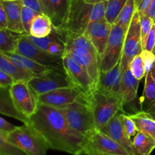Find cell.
I'll list each match as a JSON object with an SVG mask.
<instances>
[{"label": "cell", "mask_w": 155, "mask_h": 155, "mask_svg": "<svg viewBox=\"0 0 155 155\" xmlns=\"http://www.w3.org/2000/svg\"><path fill=\"white\" fill-rule=\"evenodd\" d=\"M29 124L43 137L50 149L83 154L86 137L71 128L59 109L39 104Z\"/></svg>", "instance_id": "obj_1"}, {"label": "cell", "mask_w": 155, "mask_h": 155, "mask_svg": "<svg viewBox=\"0 0 155 155\" xmlns=\"http://www.w3.org/2000/svg\"><path fill=\"white\" fill-rule=\"evenodd\" d=\"M107 4V2L89 4L84 0H73L64 26L56 31L62 39L65 35L83 34L90 23L105 18Z\"/></svg>", "instance_id": "obj_2"}, {"label": "cell", "mask_w": 155, "mask_h": 155, "mask_svg": "<svg viewBox=\"0 0 155 155\" xmlns=\"http://www.w3.org/2000/svg\"><path fill=\"white\" fill-rule=\"evenodd\" d=\"M64 54L72 58L89 74L97 88L101 68L98 54L92 42L83 34L65 35Z\"/></svg>", "instance_id": "obj_3"}, {"label": "cell", "mask_w": 155, "mask_h": 155, "mask_svg": "<svg viewBox=\"0 0 155 155\" xmlns=\"http://www.w3.org/2000/svg\"><path fill=\"white\" fill-rule=\"evenodd\" d=\"M2 135L9 142L28 155H46L49 148L43 137L30 124L18 127L8 134Z\"/></svg>", "instance_id": "obj_4"}, {"label": "cell", "mask_w": 155, "mask_h": 155, "mask_svg": "<svg viewBox=\"0 0 155 155\" xmlns=\"http://www.w3.org/2000/svg\"><path fill=\"white\" fill-rule=\"evenodd\" d=\"M89 104L93 113L95 127L101 130L106 124L123 110L122 101L118 95L95 91L89 99Z\"/></svg>", "instance_id": "obj_5"}, {"label": "cell", "mask_w": 155, "mask_h": 155, "mask_svg": "<svg viewBox=\"0 0 155 155\" xmlns=\"http://www.w3.org/2000/svg\"><path fill=\"white\" fill-rule=\"evenodd\" d=\"M59 110L71 128L86 137L96 129L93 113L88 101H77Z\"/></svg>", "instance_id": "obj_6"}, {"label": "cell", "mask_w": 155, "mask_h": 155, "mask_svg": "<svg viewBox=\"0 0 155 155\" xmlns=\"http://www.w3.org/2000/svg\"><path fill=\"white\" fill-rule=\"evenodd\" d=\"M28 83L36 98L55 89L74 86L64 70L54 68H50L43 74L34 76Z\"/></svg>", "instance_id": "obj_7"}, {"label": "cell", "mask_w": 155, "mask_h": 155, "mask_svg": "<svg viewBox=\"0 0 155 155\" xmlns=\"http://www.w3.org/2000/svg\"><path fill=\"white\" fill-rule=\"evenodd\" d=\"M127 32V29L122 26L112 24L110 36L100 64L101 72L110 71L121 61Z\"/></svg>", "instance_id": "obj_8"}, {"label": "cell", "mask_w": 155, "mask_h": 155, "mask_svg": "<svg viewBox=\"0 0 155 155\" xmlns=\"http://www.w3.org/2000/svg\"><path fill=\"white\" fill-rule=\"evenodd\" d=\"M63 65L73 86L79 89L89 101L97 88L89 73L80 64L66 54L63 55Z\"/></svg>", "instance_id": "obj_9"}, {"label": "cell", "mask_w": 155, "mask_h": 155, "mask_svg": "<svg viewBox=\"0 0 155 155\" xmlns=\"http://www.w3.org/2000/svg\"><path fill=\"white\" fill-rule=\"evenodd\" d=\"M143 48L141 38L140 15L139 11H136L133 16L124 41V50L120 61L121 71L124 73L129 68L130 62L138 54H140Z\"/></svg>", "instance_id": "obj_10"}, {"label": "cell", "mask_w": 155, "mask_h": 155, "mask_svg": "<svg viewBox=\"0 0 155 155\" xmlns=\"http://www.w3.org/2000/svg\"><path fill=\"white\" fill-rule=\"evenodd\" d=\"M15 53L25 56L46 68L64 70L62 56L53 55L48 51L40 49L33 45L26 35L21 36L15 50Z\"/></svg>", "instance_id": "obj_11"}, {"label": "cell", "mask_w": 155, "mask_h": 155, "mask_svg": "<svg viewBox=\"0 0 155 155\" xmlns=\"http://www.w3.org/2000/svg\"><path fill=\"white\" fill-rule=\"evenodd\" d=\"M38 104L61 109L77 101H88L89 99L74 86L61 88L37 97Z\"/></svg>", "instance_id": "obj_12"}, {"label": "cell", "mask_w": 155, "mask_h": 155, "mask_svg": "<svg viewBox=\"0 0 155 155\" xmlns=\"http://www.w3.org/2000/svg\"><path fill=\"white\" fill-rule=\"evenodd\" d=\"M10 94L15 106L22 114L28 118L34 114L39 104L28 82H15L10 87Z\"/></svg>", "instance_id": "obj_13"}, {"label": "cell", "mask_w": 155, "mask_h": 155, "mask_svg": "<svg viewBox=\"0 0 155 155\" xmlns=\"http://www.w3.org/2000/svg\"><path fill=\"white\" fill-rule=\"evenodd\" d=\"M85 148L111 155H131L122 145L101 130L95 129L86 136Z\"/></svg>", "instance_id": "obj_14"}, {"label": "cell", "mask_w": 155, "mask_h": 155, "mask_svg": "<svg viewBox=\"0 0 155 155\" xmlns=\"http://www.w3.org/2000/svg\"><path fill=\"white\" fill-rule=\"evenodd\" d=\"M111 28L112 24H110L104 18L99 21L90 23L83 33L96 49L100 64L110 36Z\"/></svg>", "instance_id": "obj_15"}, {"label": "cell", "mask_w": 155, "mask_h": 155, "mask_svg": "<svg viewBox=\"0 0 155 155\" xmlns=\"http://www.w3.org/2000/svg\"><path fill=\"white\" fill-rule=\"evenodd\" d=\"M122 76L123 72L121 71L120 61L107 72L101 71L97 83L96 91L117 95L120 87Z\"/></svg>", "instance_id": "obj_16"}, {"label": "cell", "mask_w": 155, "mask_h": 155, "mask_svg": "<svg viewBox=\"0 0 155 155\" xmlns=\"http://www.w3.org/2000/svg\"><path fill=\"white\" fill-rule=\"evenodd\" d=\"M101 131L110 136L120 145H122L130 154L136 155L134 149H133L132 140L129 139L124 130L120 117V113L115 115Z\"/></svg>", "instance_id": "obj_17"}, {"label": "cell", "mask_w": 155, "mask_h": 155, "mask_svg": "<svg viewBox=\"0 0 155 155\" xmlns=\"http://www.w3.org/2000/svg\"><path fill=\"white\" fill-rule=\"evenodd\" d=\"M0 4L2 5L7 14L8 23V29L20 34L27 35L24 30L22 18H21V10L24 5L22 0H16V1L0 0Z\"/></svg>", "instance_id": "obj_18"}, {"label": "cell", "mask_w": 155, "mask_h": 155, "mask_svg": "<svg viewBox=\"0 0 155 155\" xmlns=\"http://www.w3.org/2000/svg\"><path fill=\"white\" fill-rule=\"evenodd\" d=\"M140 80L133 76L130 68H127L122 76L120 87L118 92V97L122 101L124 106L134 101L137 97L138 88Z\"/></svg>", "instance_id": "obj_19"}, {"label": "cell", "mask_w": 155, "mask_h": 155, "mask_svg": "<svg viewBox=\"0 0 155 155\" xmlns=\"http://www.w3.org/2000/svg\"><path fill=\"white\" fill-rule=\"evenodd\" d=\"M0 113L21 121L24 124H30V118L22 114L15 106L11 96L10 88H0Z\"/></svg>", "instance_id": "obj_20"}, {"label": "cell", "mask_w": 155, "mask_h": 155, "mask_svg": "<svg viewBox=\"0 0 155 155\" xmlns=\"http://www.w3.org/2000/svg\"><path fill=\"white\" fill-rule=\"evenodd\" d=\"M73 0H51V17L53 29L61 30L66 23L71 10Z\"/></svg>", "instance_id": "obj_21"}, {"label": "cell", "mask_w": 155, "mask_h": 155, "mask_svg": "<svg viewBox=\"0 0 155 155\" xmlns=\"http://www.w3.org/2000/svg\"><path fill=\"white\" fill-rule=\"evenodd\" d=\"M0 71L11 76L15 82H29L35 76L32 73L17 66L2 52H0Z\"/></svg>", "instance_id": "obj_22"}, {"label": "cell", "mask_w": 155, "mask_h": 155, "mask_svg": "<svg viewBox=\"0 0 155 155\" xmlns=\"http://www.w3.org/2000/svg\"><path fill=\"white\" fill-rule=\"evenodd\" d=\"M141 109L155 118V82L151 72L145 76Z\"/></svg>", "instance_id": "obj_23"}, {"label": "cell", "mask_w": 155, "mask_h": 155, "mask_svg": "<svg viewBox=\"0 0 155 155\" xmlns=\"http://www.w3.org/2000/svg\"><path fill=\"white\" fill-rule=\"evenodd\" d=\"M4 54L6 56H8L17 66L32 73L35 76L43 74L45 71H48V69H50V68H46V67L43 66V65H41L39 64L36 63V61L25 57V56L18 54V53L6 52L4 53Z\"/></svg>", "instance_id": "obj_24"}, {"label": "cell", "mask_w": 155, "mask_h": 155, "mask_svg": "<svg viewBox=\"0 0 155 155\" xmlns=\"http://www.w3.org/2000/svg\"><path fill=\"white\" fill-rule=\"evenodd\" d=\"M139 132L145 133L155 139V118L143 110L130 115Z\"/></svg>", "instance_id": "obj_25"}, {"label": "cell", "mask_w": 155, "mask_h": 155, "mask_svg": "<svg viewBox=\"0 0 155 155\" xmlns=\"http://www.w3.org/2000/svg\"><path fill=\"white\" fill-rule=\"evenodd\" d=\"M53 30L51 20L45 14H39L35 18L30 27V34L35 37L42 38L48 36Z\"/></svg>", "instance_id": "obj_26"}, {"label": "cell", "mask_w": 155, "mask_h": 155, "mask_svg": "<svg viewBox=\"0 0 155 155\" xmlns=\"http://www.w3.org/2000/svg\"><path fill=\"white\" fill-rule=\"evenodd\" d=\"M132 142L136 155H151L155 148V139L142 132L136 133Z\"/></svg>", "instance_id": "obj_27"}, {"label": "cell", "mask_w": 155, "mask_h": 155, "mask_svg": "<svg viewBox=\"0 0 155 155\" xmlns=\"http://www.w3.org/2000/svg\"><path fill=\"white\" fill-rule=\"evenodd\" d=\"M22 35L8 29H0V51L3 53L15 52Z\"/></svg>", "instance_id": "obj_28"}, {"label": "cell", "mask_w": 155, "mask_h": 155, "mask_svg": "<svg viewBox=\"0 0 155 155\" xmlns=\"http://www.w3.org/2000/svg\"><path fill=\"white\" fill-rule=\"evenodd\" d=\"M136 11H137V5L136 0H128L121 12H120L114 24L122 26L128 30Z\"/></svg>", "instance_id": "obj_29"}, {"label": "cell", "mask_w": 155, "mask_h": 155, "mask_svg": "<svg viewBox=\"0 0 155 155\" xmlns=\"http://www.w3.org/2000/svg\"><path fill=\"white\" fill-rule=\"evenodd\" d=\"M128 0H108L106 8L105 19L110 24H114L120 12Z\"/></svg>", "instance_id": "obj_30"}, {"label": "cell", "mask_w": 155, "mask_h": 155, "mask_svg": "<svg viewBox=\"0 0 155 155\" xmlns=\"http://www.w3.org/2000/svg\"><path fill=\"white\" fill-rule=\"evenodd\" d=\"M26 36H27V37L28 38L29 40H30L33 45H35L36 47L40 48V49L44 50V51H46L48 45H49L51 42L57 40V39H60V38L62 39L61 35L59 34L55 30H54V29H53L52 32H51L48 36H45V37L38 38L31 36V35H26Z\"/></svg>", "instance_id": "obj_31"}, {"label": "cell", "mask_w": 155, "mask_h": 155, "mask_svg": "<svg viewBox=\"0 0 155 155\" xmlns=\"http://www.w3.org/2000/svg\"><path fill=\"white\" fill-rule=\"evenodd\" d=\"M0 155H28L16 145L9 142L2 134H0Z\"/></svg>", "instance_id": "obj_32"}, {"label": "cell", "mask_w": 155, "mask_h": 155, "mask_svg": "<svg viewBox=\"0 0 155 155\" xmlns=\"http://www.w3.org/2000/svg\"><path fill=\"white\" fill-rule=\"evenodd\" d=\"M141 24V38H142V45L143 50L145 49L147 39L151 32V28L154 24V21L151 19L147 15H140Z\"/></svg>", "instance_id": "obj_33"}, {"label": "cell", "mask_w": 155, "mask_h": 155, "mask_svg": "<svg viewBox=\"0 0 155 155\" xmlns=\"http://www.w3.org/2000/svg\"><path fill=\"white\" fill-rule=\"evenodd\" d=\"M129 68H130V71L133 74V76L138 80H141L143 77L146 76L143 61H142L140 54L136 55L132 60V61L130 64V66H129Z\"/></svg>", "instance_id": "obj_34"}, {"label": "cell", "mask_w": 155, "mask_h": 155, "mask_svg": "<svg viewBox=\"0 0 155 155\" xmlns=\"http://www.w3.org/2000/svg\"><path fill=\"white\" fill-rule=\"evenodd\" d=\"M39 15V13H38L36 11L33 10L30 8L27 7L25 5H23L22 10H21V18H22V22L24 30H25L27 35L30 34V27H31L33 20Z\"/></svg>", "instance_id": "obj_35"}, {"label": "cell", "mask_w": 155, "mask_h": 155, "mask_svg": "<svg viewBox=\"0 0 155 155\" xmlns=\"http://www.w3.org/2000/svg\"><path fill=\"white\" fill-rule=\"evenodd\" d=\"M120 117L121 123H122L123 127H124V130L125 131L126 134L128 136L129 139H131L139 132L137 130V127H136V124L132 120L130 115L125 114L124 113H120Z\"/></svg>", "instance_id": "obj_36"}, {"label": "cell", "mask_w": 155, "mask_h": 155, "mask_svg": "<svg viewBox=\"0 0 155 155\" xmlns=\"http://www.w3.org/2000/svg\"><path fill=\"white\" fill-rule=\"evenodd\" d=\"M47 51L51 54H53V55L62 56L63 57L65 52L64 41L60 38V39L52 42L48 45Z\"/></svg>", "instance_id": "obj_37"}, {"label": "cell", "mask_w": 155, "mask_h": 155, "mask_svg": "<svg viewBox=\"0 0 155 155\" xmlns=\"http://www.w3.org/2000/svg\"><path fill=\"white\" fill-rule=\"evenodd\" d=\"M140 55L142 57V61H143V64L144 66H145L146 74H148V73L151 72L154 65L155 54H154L153 51H148V50L144 49L140 53Z\"/></svg>", "instance_id": "obj_38"}, {"label": "cell", "mask_w": 155, "mask_h": 155, "mask_svg": "<svg viewBox=\"0 0 155 155\" xmlns=\"http://www.w3.org/2000/svg\"><path fill=\"white\" fill-rule=\"evenodd\" d=\"M15 83L11 76L0 71V88H10Z\"/></svg>", "instance_id": "obj_39"}, {"label": "cell", "mask_w": 155, "mask_h": 155, "mask_svg": "<svg viewBox=\"0 0 155 155\" xmlns=\"http://www.w3.org/2000/svg\"><path fill=\"white\" fill-rule=\"evenodd\" d=\"M18 127L10 124L8 121L5 120L3 117L0 118V133L7 135L11 132L14 131Z\"/></svg>", "instance_id": "obj_40"}, {"label": "cell", "mask_w": 155, "mask_h": 155, "mask_svg": "<svg viewBox=\"0 0 155 155\" xmlns=\"http://www.w3.org/2000/svg\"><path fill=\"white\" fill-rule=\"evenodd\" d=\"M155 46V23L153 25L152 28H151V32H150L149 35L147 39L146 44H145V49L148 50V51H153Z\"/></svg>", "instance_id": "obj_41"}, {"label": "cell", "mask_w": 155, "mask_h": 155, "mask_svg": "<svg viewBox=\"0 0 155 155\" xmlns=\"http://www.w3.org/2000/svg\"><path fill=\"white\" fill-rule=\"evenodd\" d=\"M22 2L24 5L30 8L39 14L43 13L39 0H22Z\"/></svg>", "instance_id": "obj_42"}, {"label": "cell", "mask_w": 155, "mask_h": 155, "mask_svg": "<svg viewBox=\"0 0 155 155\" xmlns=\"http://www.w3.org/2000/svg\"><path fill=\"white\" fill-rule=\"evenodd\" d=\"M8 17L5 10L2 4H0V29H8Z\"/></svg>", "instance_id": "obj_43"}, {"label": "cell", "mask_w": 155, "mask_h": 155, "mask_svg": "<svg viewBox=\"0 0 155 155\" xmlns=\"http://www.w3.org/2000/svg\"><path fill=\"white\" fill-rule=\"evenodd\" d=\"M152 0H141L140 2L138 4L137 9L139 12V15H145L147 10L149 8Z\"/></svg>", "instance_id": "obj_44"}, {"label": "cell", "mask_w": 155, "mask_h": 155, "mask_svg": "<svg viewBox=\"0 0 155 155\" xmlns=\"http://www.w3.org/2000/svg\"><path fill=\"white\" fill-rule=\"evenodd\" d=\"M40 4L42 5L43 13L48 15L50 18L51 17V0H39Z\"/></svg>", "instance_id": "obj_45"}, {"label": "cell", "mask_w": 155, "mask_h": 155, "mask_svg": "<svg viewBox=\"0 0 155 155\" xmlns=\"http://www.w3.org/2000/svg\"><path fill=\"white\" fill-rule=\"evenodd\" d=\"M145 15H148V17L155 21V0H152L151 5H150L149 8L147 10L146 14Z\"/></svg>", "instance_id": "obj_46"}, {"label": "cell", "mask_w": 155, "mask_h": 155, "mask_svg": "<svg viewBox=\"0 0 155 155\" xmlns=\"http://www.w3.org/2000/svg\"><path fill=\"white\" fill-rule=\"evenodd\" d=\"M83 154L84 155H111V154H101V153L97 152V151H93L89 148H85L83 151Z\"/></svg>", "instance_id": "obj_47"}, {"label": "cell", "mask_w": 155, "mask_h": 155, "mask_svg": "<svg viewBox=\"0 0 155 155\" xmlns=\"http://www.w3.org/2000/svg\"><path fill=\"white\" fill-rule=\"evenodd\" d=\"M84 1L89 4H96V3L103 2H107L108 0H84Z\"/></svg>", "instance_id": "obj_48"}, {"label": "cell", "mask_w": 155, "mask_h": 155, "mask_svg": "<svg viewBox=\"0 0 155 155\" xmlns=\"http://www.w3.org/2000/svg\"><path fill=\"white\" fill-rule=\"evenodd\" d=\"M151 76H152V78H153V80H154V81L155 82V63H154V67H153L152 70H151Z\"/></svg>", "instance_id": "obj_49"}, {"label": "cell", "mask_w": 155, "mask_h": 155, "mask_svg": "<svg viewBox=\"0 0 155 155\" xmlns=\"http://www.w3.org/2000/svg\"><path fill=\"white\" fill-rule=\"evenodd\" d=\"M140 1H141V0H136V5H138V4H139V3L140 2Z\"/></svg>", "instance_id": "obj_50"}, {"label": "cell", "mask_w": 155, "mask_h": 155, "mask_svg": "<svg viewBox=\"0 0 155 155\" xmlns=\"http://www.w3.org/2000/svg\"><path fill=\"white\" fill-rule=\"evenodd\" d=\"M3 1H16V0H3Z\"/></svg>", "instance_id": "obj_51"}, {"label": "cell", "mask_w": 155, "mask_h": 155, "mask_svg": "<svg viewBox=\"0 0 155 155\" xmlns=\"http://www.w3.org/2000/svg\"><path fill=\"white\" fill-rule=\"evenodd\" d=\"M154 23H155V21H154ZM153 52H154V54H155V46H154V51H153Z\"/></svg>", "instance_id": "obj_52"}]
</instances>
